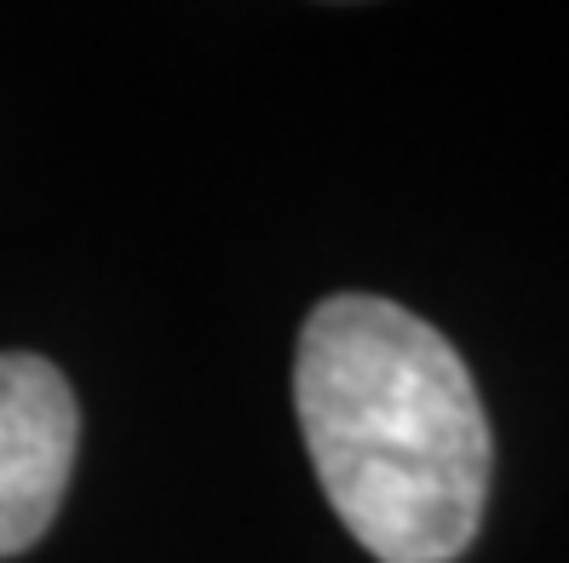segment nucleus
I'll return each mask as SVG.
<instances>
[{
  "instance_id": "f257e3e1",
  "label": "nucleus",
  "mask_w": 569,
  "mask_h": 563,
  "mask_svg": "<svg viewBox=\"0 0 569 563\" xmlns=\"http://www.w3.org/2000/svg\"><path fill=\"white\" fill-rule=\"evenodd\" d=\"M293 409L328 506L380 563H455L489 501V420L415 311L333 293L299 334Z\"/></svg>"
},
{
  "instance_id": "f03ea898",
  "label": "nucleus",
  "mask_w": 569,
  "mask_h": 563,
  "mask_svg": "<svg viewBox=\"0 0 569 563\" xmlns=\"http://www.w3.org/2000/svg\"><path fill=\"white\" fill-rule=\"evenodd\" d=\"M76 391L47 356H0V557L29 552L76 472Z\"/></svg>"
}]
</instances>
